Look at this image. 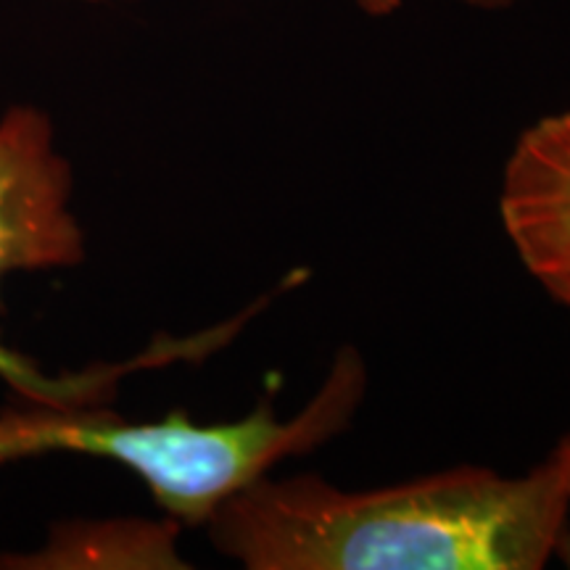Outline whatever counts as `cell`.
<instances>
[{
  "label": "cell",
  "instance_id": "obj_7",
  "mask_svg": "<svg viewBox=\"0 0 570 570\" xmlns=\"http://www.w3.org/2000/svg\"><path fill=\"white\" fill-rule=\"evenodd\" d=\"M404 3H407V0H356L360 11H365L367 17H375V19L391 17V13H396Z\"/></svg>",
  "mask_w": 570,
  "mask_h": 570
},
{
  "label": "cell",
  "instance_id": "obj_2",
  "mask_svg": "<svg viewBox=\"0 0 570 570\" xmlns=\"http://www.w3.org/2000/svg\"><path fill=\"white\" fill-rule=\"evenodd\" d=\"M367 394V365L354 346L338 348L331 373L294 417L275 415L273 396L235 423H194L183 410L156 423H127L114 412L71 407L0 420V460L77 452L114 460L151 491L180 525H206L227 499L273 468L327 444L352 425Z\"/></svg>",
  "mask_w": 570,
  "mask_h": 570
},
{
  "label": "cell",
  "instance_id": "obj_1",
  "mask_svg": "<svg viewBox=\"0 0 570 570\" xmlns=\"http://www.w3.org/2000/svg\"><path fill=\"white\" fill-rule=\"evenodd\" d=\"M568 512L547 458L523 475L462 465L365 491L265 475L206 525L252 570H539L558 554Z\"/></svg>",
  "mask_w": 570,
  "mask_h": 570
},
{
  "label": "cell",
  "instance_id": "obj_6",
  "mask_svg": "<svg viewBox=\"0 0 570 570\" xmlns=\"http://www.w3.org/2000/svg\"><path fill=\"white\" fill-rule=\"evenodd\" d=\"M550 460L554 462V468H558L560 483H562V489H566L568 510H570V433L560 441L558 446H554V452L550 454ZM554 558H560L570 568V518H568V523H566V531H562V537H560L558 554H554Z\"/></svg>",
  "mask_w": 570,
  "mask_h": 570
},
{
  "label": "cell",
  "instance_id": "obj_3",
  "mask_svg": "<svg viewBox=\"0 0 570 570\" xmlns=\"http://www.w3.org/2000/svg\"><path fill=\"white\" fill-rule=\"evenodd\" d=\"M69 164L53 148L48 117L17 106L0 119V281L13 269L75 267L85 256V238L69 209ZM175 346L148 348L132 365L92 370L88 375L53 381L0 344V377L42 407H90L106 396L114 377L135 365L173 362Z\"/></svg>",
  "mask_w": 570,
  "mask_h": 570
},
{
  "label": "cell",
  "instance_id": "obj_8",
  "mask_svg": "<svg viewBox=\"0 0 570 570\" xmlns=\"http://www.w3.org/2000/svg\"><path fill=\"white\" fill-rule=\"evenodd\" d=\"M462 3L470 6V9H479V11H504L510 6L520 3V0H462Z\"/></svg>",
  "mask_w": 570,
  "mask_h": 570
},
{
  "label": "cell",
  "instance_id": "obj_5",
  "mask_svg": "<svg viewBox=\"0 0 570 570\" xmlns=\"http://www.w3.org/2000/svg\"><path fill=\"white\" fill-rule=\"evenodd\" d=\"M177 525L173 518L151 520H111V523L77 525L75 533L53 539L48 558L53 566L88 568H183L175 550Z\"/></svg>",
  "mask_w": 570,
  "mask_h": 570
},
{
  "label": "cell",
  "instance_id": "obj_4",
  "mask_svg": "<svg viewBox=\"0 0 570 570\" xmlns=\"http://www.w3.org/2000/svg\"><path fill=\"white\" fill-rule=\"evenodd\" d=\"M499 219L520 265L570 309V106L518 135L502 173Z\"/></svg>",
  "mask_w": 570,
  "mask_h": 570
}]
</instances>
